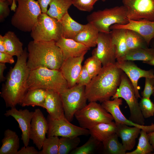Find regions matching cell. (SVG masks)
<instances>
[{"label":"cell","instance_id":"24","mask_svg":"<svg viewBox=\"0 0 154 154\" xmlns=\"http://www.w3.org/2000/svg\"><path fill=\"white\" fill-rule=\"evenodd\" d=\"M127 31L122 29H114L110 33L112 43L116 49L117 61L128 50L126 42Z\"/></svg>","mask_w":154,"mask_h":154},{"label":"cell","instance_id":"52","mask_svg":"<svg viewBox=\"0 0 154 154\" xmlns=\"http://www.w3.org/2000/svg\"><path fill=\"white\" fill-rule=\"evenodd\" d=\"M152 46H153V47L154 48V40L152 44Z\"/></svg>","mask_w":154,"mask_h":154},{"label":"cell","instance_id":"39","mask_svg":"<svg viewBox=\"0 0 154 154\" xmlns=\"http://www.w3.org/2000/svg\"><path fill=\"white\" fill-rule=\"evenodd\" d=\"M140 110L144 117L148 118L154 115V103L150 98H143L139 102Z\"/></svg>","mask_w":154,"mask_h":154},{"label":"cell","instance_id":"19","mask_svg":"<svg viewBox=\"0 0 154 154\" xmlns=\"http://www.w3.org/2000/svg\"><path fill=\"white\" fill-rule=\"evenodd\" d=\"M86 53L79 56L69 58L64 60L60 70L67 82L68 88L77 84L82 67V62Z\"/></svg>","mask_w":154,"mask_h":154},{"label":"cell","instance_id":"20","mask_svg":"<svg viewBox=\"0 0 154 154\" xmlns=\"http://www.w3.org/2000/svg\"><path fill=\"white\" fill-rule=\"evenodd\" d=\"M44 108L52 119L65 117L60 94L51 90H46Z\"/></svg>","mask_w":154,"mask_h":154},{"label":"cell","instance_id":"23","mask_svg":"<svg viewBox=\"0 0 154 154\" xmlns=\"http://www.w3.org/2000/svg\"><path fill=\"white\" fill-rule=\"evenodd\" d=\"M99 31L92 24L88 23L74 39L90 48L97 45Z\"/></svg>","mask_w":154,"mask_h":154},{"label":"cell","instance_id":"3","mask_svg":"<svg viewBox=\"0 0 154 154\" xmlns=\"http://www.w3.org/2000/svg\"><path fill=\"white\" fill-rule=\"evenodd\" d=\"M27 66L30 70L41 67L60 70L64 60L56 42L30 41L27 48Z\"/></svg>","mask_w":154,"mask_h":154},{"label":"cell","instance_id":"10","mask_svg":"<svg viewBox=\"0 0 154 154\" xmlns=\"http://www.w3.org/2000/svg\"><path fill=\"white\" fill-rule=\"evenodd\" d=\"M85 88L76 84L60 94L65 117L70 122L75 114L87 104Z\"/></svg>","mask_w":154,"mask_h":154},{"label":"cell","instance_id":"22","mask_svg":"<svg viewBox=\"0 0 154 154\" xmlns=\"http://www.w3.org/2000/svg\"><path fill=\"white\" fill-rule=\"evenodd\" d=\"M116 133L122 140V144L127 151L133 149L135 146L136 139L140 134L141 129L134 127H130L122 123H116Z\"/></svg>","mask_w":154,"mask_h":154},{"label":"cell","instance_id":"31","mask_svg":"<svg viewBox=\"0 0 154 154\" xmlns=\"http://www.w3.org/2000/svg\"><path fill=\"white\" fill-rule=\"evenodd\" d=\"M72 5V0H51L46 14L60 21Z\"/></svg>","mask_w":154,"mask_h":154},{"label":"cell","instance_id":"27","mask_svg":"<svg viewBox=\"0 0 154 154\" xmlns=\"http://www.w3.org/2000/svg\"><path fill=\"white\" fill-rule=\"evenodd\" d=\"M46 90L35 88L28 90L19 104L22 107L38 106L44 108Z\"/></svg>","mask_w":154,"mask_h":154},{"label":"cell","instance_id":"9","mask_svg":"<svg viewBox=\"0 0 154 154\" xmlns=\"http://www.w3.org/2000/svg\"><path fill=\"white\" fill-rule=\"evenodd\" d=\"M74 116L80 127L88 130L98 123H110L114 120L112 116L96 102H90L77 112Z\"/></svg>","mask_w":154,"mask_h":154},{"label":"cell","instance_id":"41","mask_svg":"<svg viewBox=\"0 0 154 154\" xmlns=\"http://www.w3.org/2000/svg\"><path fill=\"white\" fill-rule=\"evenodd\" d=\"M145 78V87L141 93V95L143 98H150L153 92L154 78L148 77Z\"/></svg>","mask_w":154,"mask_h":154},{"label":"cell","instance_id":"34","mask_svg":"<svg viewBox=\"0 0 154 154\" xmlns=\"http://www.w3.org/2000/svg\"><path fill=\"white\" fill-rule=\"evenodd\" d=\"M126 42L128 50L138 48H147L148 46L144 38L134 31L127 29Z\"/></svg>","mask_w":154,"mask_h":154},{"label":"cell","instance_id":"18","mask_svg":"<svg viewBox=\"0 0 154 154\" xmlns=\"http://www.w3.org/2000/svg\"><path fill=\"white\" fill-rule=\"evenodd\" d=\"M128 19L129 22L126 24H115L110 27V30L122 29L135 31L144 38L149 46L154 38V21L145 19L137 21Z\"/></svg>","mask_w":154,"mask_h":154},{"label":"cell","instance_id":"15","mask_svg":"<svg viewBox=\"0 0 154 154\" xmlns=\"http://www.w3.org/2000/svg\"><path fill=\"white\" fill-rule=\"evenodd\" d=\"M48 130L47 119L39 109H35L31 121L30 137L39 150L42 149Z\"/></svg>","mask_w":154,"mask_h":154},{"label":"cell","instance_id":"5","mask_svg":"<svg viewBox=\"0 0 154 154\" xmlns=\"http://www.w3.org/2000/svg\"><path fill=\"white\" fill-rule=\"evenodd\" d=\"M17 5L12 17V25L23 32H31L42 13L35 0H16Z\"/></svg>","mask_w":154,"mask_h":154},{"label":"cell","instance_id":"13","mask_svg":"<svg viewBox=\"0 0 154 154\" xmlns=\"http://www.w3.org/2000/svg\"><path fill=\"white\" fill-rule=\"evenodd\" d=\"M97 47L92 52V55L97 57L102 66L115 64L116 60V50L112 44L110 33L99 32Z\"/></svg>","mask_w":154,"mask_h":154},{"label":"cell","instance_id":"30","mask_svg":"<svg viewBox=\"0 0 154 154\" xmlns=\"http://www.w3.org/2000/svg\"><path fill=\"white\" fill-rule=\"evenodd\" d=\"M154 58V48H140L128 50L117 61L141 60L147 61Z\"/></svg>","mask_w":154,"mask_h":154},{"label":"cell","instance_id":"14","mask_svg":"<svg viewBox=\"0 0 154 154\" xmlns=\"http://www.w3.org/2000/svg\"><path fill=\"white\" fill-rule=\"evenodd\" d=\"M122 104L121 98H116L112 100H108L102 102L103 107L113 117L116 123H122L136 127L146 131L147 133L154 131V123L151 125H141L134 123L127 119L122 113L119 106Z\"/></svg>","mask_w":154,"mask_h":154},{"label":"cell","instance_id":"33","mask_svg":"<svg viewBox=\"0 0 154 154\" xmlns=\"http://www.w3.org/2000/svg\"><path fill=\"white\" fill-rule=\"evenodd\" d=\"M138 143L136 149L125 154H148L154 151V149L149 142L148 133L141 129Z\"/></svg>","mask_w":154,"mask_h":154},{"label":"cell","instance_id":"43","mask_svg":"<svg viewBox=\"0 0 154 154\" xmlns=\"http://www.w3.org/2000/svg\"><path fill=\"white\" fill-rule=\"evenodd\" d=\"M10 3L7 0H0V21H3L9 15Z\"/></svg>","mask_w":154,"mask_h":154},{"label":"cell","instance_id":"54","mask_svg":"<svg viewBox=\"0 0 154 154\" xmlns=\"http://www.w3.org/2000/svg\"><path fill=\"white\" fill-rule=\"evenodd\" d=\"M101 1H102L103 2H105V1L106 0H101Z\"/></svg>","mask_w":154,"mask_h":154},{"label":"cell","instance_id":"36","mask_svg":"<svg viewBox=\"0 0 154 154\" xmlns=\"http://www.w3.org/2000/svg\"><path fill=\"white\" fill-rule=\"evenodd\" d=\"M102 143L91 135L87 142L82 145L77 147L70 154H92L94 153Z\"/></svg>","mask_w":154,"mask_h":154},{"label":"cell","instance_id":"46","mask_svg":"<svg viewBox=\"0 0 154 154\" xmlns=\"http://www.w3.org/2000/svg\"><path fill=\"white\" fill-rule=\"evenodd\" d=\"M51 0H37L42 13H46L48 10L47 8Z\"/></svg>","mask_w":154,"mask_h":154},{"label":"cell","instance_id":"11","mask_svg":"<svg viewBox=\"0 0 154 154\" xmlns=\"http://www.w3.org/2000/svg\"><path fill=\"white\" fill-rule=\"evenodd\" d=\"M47 120L48 124V137H72L90 134L88 129L73 124L65 117L53 119L48 115Z\"/></svg>","mask_w":154,"mask_h":154},{"label":"cell","instance_id":"26","mask_svg":"<svg viewBox=\"0 0 154 154\" xmlns=\"http://www.w3.org/2000/svg\"><path fill=\"white\" fill-rule=\"evenodd\" d=\"M62 29V37L74 39L85 25L78 23L72 19L68 12L63 16L60 21Z\"/></svg>","mask_w":154,"mask_h":154},{"label":"cell","instance_id":"45","mask_svg":"<svg viewBox=\"0 0 154 154\" xmlns=\"http://www.w3.org/2000/svg\"><path fill=\"white\" fill-rule=\"evenodd\" d=\"M17 154H39V151L34 147L24 146L18 151Z\"/></svg>","mask_w":154,"mask_h":154},{"label":"cell","instance_id":"47","mask_svg":"<svg viewBox=\"0 0 154 154\" xmlns=\"http://www.w3.org/2000/svg\"><path fill=\"white\" fill-rule=\"evenodd\" d=\"M7 67L5 63L0 62V82H1L5 81L6 77L3 75L5 69Z\"/></svg>","mask_w":154,"mask_h":154},{"label":"cell","instance_id":"16","mask_svg":"<svg viewBox=\"0 0 154 154\" xmlns=\"http://www.w3.org/2000/svg\"><path fill=\"white\" fill-rule=\"evenodd\" d=\"M115 64L126 74L130 80L137 98H141L138 86V80L142 77L154 78V70H146L141 69L132 61H117Z\"/></svg>","mask_w":154,"mask_h":154},{"label":"cell","instance_id":"55","mask_svg":"<svg viewBox=\"0 0 154 154\" xmlns=\"http://www.w3.org/2000/svg\"><path fill=\"white\" fill-rule=\"evenodd\" d=\"M153 154H154V153H153Z\"/></svg>","mask_w":154,"mask_h":154},{"label":"cell","instance_id":"44","mask_svg":"<svg viewBox=\"0 0 154 154\" xmlns=\"http://www.w3.org/2000/svg\"><path fill=\"white\" fill-rule=\"evenodd\" d=\"M15 61L13 56L6 52H0V62L6 63L11 64L13 63Z\"/></svg>","mask_w":154,"mask_h":154},{"label":"cell","instance_id":"2","mask_svg":"<svg viewBox=\"0 0 154 154\" xmlns=\"http://www.w3.org/2000/svg\"><path fill=\"white\" fill-rule=\"evenodd\" d=\"M123 72L115 64L102 66L99 73L85 86L87 100L102 103L109 100L116 92Z\"/></svg>","mask_w":154,"mask_h":154},{"label":"cell","instance_id":"1","mask_svg":"<svg viewBox=\"0 0 154 154\" xmlns=\"http://www.w3.org/2000/svg\"><path fill=\"white\" fill-rule=\"evenodd\" d=\"M28 57L27 48H25L22 54L17 57L16 63L11 68L2 85L0 95L7 108L20 104L28 90L27 83L30 70L27 64Z\"/></svg>","mask_w":154,"mask_h":154},{"label":"cell","instance_id":"35","mask_svg":"<svg viewBox=\"0 0 154 154\" xmlns=\"http://www.w3.org/2000/svg\"><path fill=\"white\" fill-rule=\"evenodd\" d=\"M80 142L79 136L61 137L59 139L58 154H68L78 147Z\"/></svg>","mask_w":154,"mask_h":154},{"label":"cell","instance_id":"17","mask_svg":"<svg viewBox=\"0 0 154 154\" xmlns=\"http://www.w3.org/2000/svg\"><path fill=\"white\" fill-rule=\"evenodd\" d=\"M34 113L27 109L18 110L15 107L6 111L4 114L6 117H13L18 123L22 132L21 139L25 146L29 144L31 123Z\"/></svg>","mask_w":154,"mask_h":154},{"label":"cell","instance_id":"21","mask_svg":"<svg viewBox=\"0 0 154 154\" xmlns=\"http://www.w3.org/2000/svg\"><path fill=\"white\" fill-rule=\"evenodd\" d=\"M56 43L62 51L64 60L69 58L79 56L90 49L74 39L62 37Z\"/></svg>","mask_w":154,"mask_h":154},{"label":"cell","instance_id":"32","mask_svg":"<svg viewBox=\"0 0 154 154\" xmlns=\"http://www.w3.org/2000/svg\"><path fill=\"white\" fill-rule=\"evenodd\" d=\"M114 133L103 141V152L106 154H125L127 150Z\"/></svg>","mask_w":154,"mask_h":154},{"label":"cell","instance_id":"12","mask_svg":"<svg viewBox=\"0 0 154 154\" xmlns=\"http://www.w3.org/2000/svg\"><path fill=\"white\" fill-rule=\"evenodd\" d=\"M127 17L133 20L154 21V0H122Z\"/></svg>","mask_w":154,"mask_h":154},{"label":"cell","instance_id":"51","mask_svg":"<svg viewBox=\"0 0 154 154\" xmlns=\"http://www.w3.org/2000/svg\"><path fill=\"white\" fill-rule=\"evenodd\" d=\"M143 63L154 66V58L147 61L143 62Z\"/></svg>","mask_w":154,"mask_h":154},{"label":"cell","instance_id":"53","mask_svg":"<svg viewBox=\"0 0 154 154\" xmlns=\"http://www.w3.org/2000/svg\"><path fill=\"white\" fill-rule=\"evenodd\" d=\"M153 96H154V90H153V93L152 94Z\"/></svg>","mask_w":154,"mask_h":154},{"label":"cell","instance_id":"50","mask_svg":"<svg viewBox=\"0 0 154 154\" xmlns=\"http://www.w3.org/2000/svg\"><path fill=\"white\" fill-rule=\"evenodd\" d=\"M149 142L154 149V131L148 133Z\"/></svg>","mask_w":154,"mask_h":154},{"label":"cell","instance_id":"25","mask_svg":"<svg viewBox=\"0 0 154 154\" xmlns=\"http://www.w3.org/2000/svg\"><path fill=\"white\" fill-rule=\"evenodd\" d=\"M0 154H17L20 147V139L16 132L7 129L1 141Z\"/></svg>","mask_w":154,"mask_h":154},{"label":"cell","instance_id":"28","mask_svg":"<svg viewBox=\"0 0 154 154\" xmlns=\"http://www.w3.org/2000/svg\"><path fill=\"white\" fill-rule=\"evenodd\" d=\"M116 125L113 121L110 123H101L92 127L89 130L90 134L102 143L109 137L116 133Z\"/></svg>","mask_w":154,"mask_h":154},{"label":"cell","instance_id":"6","mask_svg":"<svg viewBox=\"0 0 154 154\" xmlns=\"http://www.w3.org/2000/svg\"><path fill=\"white\" fill-rule=\"evenodd\" d=\"M127 10L123 5L117 6L93 12L88 15V23L93 25L99 32L110 33V27L115 24H127Z\"/></svg>","mask_w":154,"mask_h":154},{"label":"cell","instance_id":"42","mask_svg":"<svg viewBox=\"0 0 154 154\" xmlns=\"http://www.w3.org/2000/svg\"><path fill=\"white\" fill-rule=\"evenodd\" d=\"M92 78L84 65L79 75L77 84L86 86L91 82Z\"/></svg>","mask_w":154,"mask_h":154},{"label":"cell","instance_id":"29","mask_svg":"<svg viewBox=\"0 0 154 154\" xmlns=\"http://www.w3.org/2000/svg\"><path fill=\"white\" fill-rule=\"evenodd\" d=\"M3 39L6 52L17 57L22 54L24 50L23 43L14 32L8 31L3 36Z\"/></svg>","mask_w":154,"mask_h":154},{"label":"cell","instance_id":"48","mask_svg":"<svg viewBox=\"0 0 154 154\" xmlns=\"http://www.w3.org/2000/svg\"><path fill=\"white\" fill-rule=\"evenodd\" d=\"M0 52H6L3 39V36L0 35Z\"/></svg>","mask_w":154,"mask_h":154},{"label":"cell","instance_id":"8","mask_svg":"<svg viewBox=\"0 0 154 154\" xmlns=\"http://www.w3.org/2000/svg\"><path fill=\"white\" fill-rule=\"evenodd\" d=\"M116 98H121L126 101L130 110L129 119L135 123L144 125L145 118L140 110L133 87L130 80L123 72L120 85L115 94L111 98L113 100Z\"/></svg>","mask_w":154,"mask_h":154},{"label":"cell","instance_id":"37","mask_svg":"<svg viewBox=\"0 0 154 154\" xmlns=\"http://www.w3.org/2000/svg\"><path fill=\"white\" fill-rule=\"evenodd\" d=\"M59 140L57 136L46 137L39 154H58Z\"/></svg>","mask_w":154,"mask_h":154},{"label":"cell","instance_id":"38","mask_svg":"<svg viewBox=\"0 0 154 154\" xmlns=\"http://www.w3.org/2000/svg\"><path fill=\"white\" fill-rule=\"evenodd\" d=\"M84 65L92 79L99 73L102 67L101 61L97 57L93 56L86 60Z\"/></svg>","mask_w":154,"mask_h":154},{"label":"cell","instance_id":"4","mask_svg":"<svg viewBox=\"0 0 154 154\" xmlns=\"http://www.w3.org/2000/svg\"><path fill=\"white\" fill-rule=\"evenodd\" d=\"M28 90H51L61 94L68 88L60 70L41 67L30 70L27 81Z\"/></svg>","mask_w":154,"mask_h":154},{"label":"cell","instance_id":"40","mask_svg":"<svg viewBox=\"0 0 154 154\" xmlns=\"http://www.w3.org/2000/svg\"><path fill=\"white\" fill-rule=\"evenodd\" d=\"M98 0H72V5L82 11L90 12L94 9V6Z\"/></svg>","mask_w":154,"mask_h":154},{"label":"cell","instance_id":"7","mask_svg":"<svg viewBox=\"0 0 154 154\" xmlns=\"http://www.w3.org/2000/svg\"><path fill=\"white\" fill-rule=\"evenodd\" d=\"M33 40L57 41L62 37L60 21L45 13H42L31 32Z\"/></svg>","mask_w":154,"mask_h":154},{"label":"cell","instance_id":"49","mask_svg":"<svg viewBox=\"0 0 154 154\" xmlns=\"http://www.w3.org/2000/svg\"><path fill=\"white\" fill-rule=\"evenodd\" d=\"M10 3L11 10L15 11L17 7L16 0H7Z\"/></svg>","mask_w":154,"mask_h":154}]
</instances>
